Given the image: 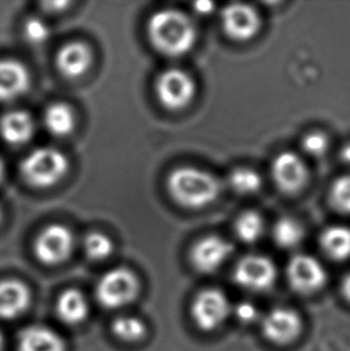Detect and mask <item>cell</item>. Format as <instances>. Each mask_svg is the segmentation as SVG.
I'll list each match as a JSON object with an SVG mask.
<instances>
[{"label": "cell", "mask_w": 350, "mask_h": 351, "mask_svg": "<svg viewBox=\"0 0 350 351\" xmlns=\"http://www.w3.org/2000/svg\"><path fill=\"white\" fill-rule=\"evenodd\" d=\"M84 251L93 261H104L113 252V243L104 234L90 233L84 240Z\"/></svg>", "instance_id": "obj_26"}, {"label": "cell", "mask_w": 350, "mask_h": 351, "mask_svg": "<svg viewBox=\"0 0 350 351\" xmlns=\"http://www.w3.org/2000/svg\"><path fill=\"white\" fill-rule=\"evenodd\" d=\"M73 248L72 233L62 224H52L38 234L34 252L46 265H57L67 261Z\"/></svg>", "instance_id": "obj_6"}, {"label": "cell", "mask_w": 350, "mask_h": 351, "mask_svg": "<svg viewBox=\"0 0 350 351\" xmlns=\"http://www.w3.org/2000/svg\"><path fill=\"white\" fill-rule=\"evenodd\" d=\"M3 176H4V165H3V162L0 160V180L3 179Z\"/></svg>", "instance_id": "obj_35"}, {"label": "cell", "mask_w": 350, "mask_h": 351, "mask_svg": "<svg viewBox=\"0 0 350 351\" xmlns=\"http://www.w3.org/2000/svg\"><path fill=\"white\" fill-rule=\"evenodd\" d=\"M156 94L160 102L168 110H183L194 99L196 84L186 72L171 69L157 78Z\"/></svg>", "instance_id": "obj_5"}, {"label": "cell", "mask_w": 350, "mask_h": 351, "mask_svg": "<svg viewBox=\"0 0 350 351\" xmlns=\"http://www.w3.org/2000/svg\"><path fill=\"white\" fill-rule=\"evenodd\" d=\"M58 318L67 325H80L89 314V304L80 290L67 289L57 300Z\"/></svg>", "instance_id": "obj_19"}, {"label": "cell", "mask_w": 350, "mask_h": 351, "mask_svg": "<svg viewBox=\"0 0 350 351\" xmlns=\"http://www.w3.org/2000/svg\"><path fill=\"white\" fill-rule=\"evenodd\" d=\"M327 147H329V142H327V136L323 133H310L303 138V152L310 156H323L327 152Z\"/></svg>", "instance_id": "obj_29"}, {"label": "cell", "mask_w": 350, "mask_h": 351, "mask_svg": "<svg viewBox=\"0 0 350 351\" xmlns=\"http://www.w3.org/2000/svg\"><path fill=\"white\" fill-rule=\"evenodd\" d=\"M320 246L334 261H346L350 256V229L342 226L325 229L320 237Z\"/></svg>", "instance_id": "obj_20"}, {"label": "cell", "mask_w": 350, "mask_h": 351, "mask_svg": "<svg viewBox=\"0 0 350 351\" xmlns=\"http://www.w3.org/2000/svg\"><path fill=\"white\" fill-rule=\"evenodd\" d=\"M28 86V72L22 64L11 59L0 60V101L17 99Z\"/></svg>", "instance_id": "obj_16"}, {"label": "cell", "mask_w": 350, "mask_h": 351, "mask_svg": "<svg viewBox=\"0 0 350 351\" xmlns=\"http://www.w3.org/2000/svg\"><path fill=\"white\" fill-rule=\"evenodd\" d=\"M90 64L91 52L83 43H69L58 53V69L67 78H77L84 75Z\"/></svg>", "instance_id": "obj_17"}, {"label": "cell", "mask_w": 350, "mask_h": 351, "mask_svg": "<svg viewBox=\"0 0 350 351\" xmlns=\"http://www.w3.org/2000/svg\"><path fill=\"white\" fill-rule=\"evenodd\" d=\"M24 35L29 43L40 45L45 43L49 36L47 24L40 19H30L24 25Z\"/></svg>", "instance_id": "obj_28"}, {"label": "cell", "mask_w": 350, "mask_h": 351, "mask_svg": "<svg viewBox=\"0 0 350 351\" xmlns=\"http://www.w3.org/2000/svg\"><path fill=\"white\" fill-rule=\"evenodd\" d=\"M34 128L33 119L22 110L6 113L0 120V134L11 145H21L30 141Z\"/></svg>", "instance_id": "obj_18"}, {"label": "cell", "mask_w": 350, "mask_h": 351, "mask_svg": "<svg viewBox=\"0 0 350 351\" xmlns=\"http://www.w3.org/2000/svg\"><path fill=\"white\" fill-rule=\"evenodd\" d=\"M275 242L282 248H294L303 241V229L295 219H279L272 230Z\"/></svg>", "instance_id": "obj_23"}, {"label": "cell", "mask_w": 350, "mask_h": 351, "mask_svg": "<svg viewBox=\"0 0 350 351\" xmlns=\"http://www.w3.org/2000/svg\"><path fill=\"white\" fill-rule=\"evenodd\" d=\"M3 349H4V336L0 332V351H3Z\"/></svg>", "instance_id": "obj_34"}, {"label": "cell", "mask_w": 350, "mask_h": 351, "mask_svg": "<svg viewBox=\"0 0 350 351\" xmlns=\"http://www.w3.org/2000/svg\"><path fill=\"white\" fill-rule=\"evenodd\" d=\"M95 293L97 302L104 308H123L137 299L139 280L132 271L117 267L100 278Z\"/></svg>", "instance_id": "obj_4"}, {"label": "cell", "mask_w": 350, "mask_h": 351, "mask_svg": "<svg viewBox=\"0 0 350 351\" xmlns=\"http://www.w3.org/2000/svg\"><path fill=\"white\" fill-rule=\"evenodd\" d=\"M287 274L292 287L301 294H312L327 282V272L322 264L306 254L294 256L289 261Z\"/></svg>", "instance_id": "obj_9"}, {"label": "cell", "mask_w": 350, "mask_h": 351, "mask_svg": "<svg viewBox=\"0 0 350 351\" xmlns=\"http://www.w3.org/2000/svg\"><path fill=\"white\" fill-rule=\"evenodd\" d=\"M112 331L121 341L137 342L145 336L147 326L135 315H120L112 324Z\"/></svg>", "instance_id": "obj_22"}, {"label": "cell", "mask_w": 350, "mask_h": 351, "mask_svg": "<svg viewBox=\"0 0 350 351\" xmlns=\"http://www.w3.org/2000/svg\"><path fill=\"white\" fill-rule=\"evenodd\" d=\"M233 190L239 195H252L261 189V179L257 171L248 168H239L234 171L229 179Z\"/></svg>", "instance_id": "obj_25"}, {"label": "cell", "mask_w": 350, "mask_h": 351, "mask_svg": "<svg viewBox=\"0 0 350 351\" xmlns=\"http://www.w3.org/2000/svg\"><path fill=\"white\" fill-rule=\"evenodd\" d=\"M59 333L45 325H29L19 333L17 351H65Z\"/></svg>", "instance_id": "obj_15"}, {"label": "cell", "mask_w": 350, "mask_h": 351, "mask_svg": "<svg viewBox=\"0 0 350 351\" xmlns=\"http://www.w3.org/2000/svg\"><path fill=\"white\" fill-rule=\"evenodd\" d=\"M152 46L170 57H180L194 47L197 30L186 14L176 10H161L152 14L148 24Z\"/></svg>", "instance_id": "obj_1"}, {"label": "cell", "mask_w": 350, "mask_h": 351, "mask_svg": "<svg viewBox=\"0 0 350 351\" xmlns=\"http://www.w3.org/2000/svg\"><path fill=\"white\" fill-rule=\"evenodd\" d=\"M229 312L227 296L218 289L203 290L196 296L191 308L194 323L204 331H213L222 325Z\"/></svg>", "instance_id": "obj_7"}, {"label": "cell", "mask_w": 350, "mask_h": 351, "mask_svg": "<svg viewBox=\"0 0 350 351\" xmlns=\"http://www.w3.org/2000/svg\"><path fill=\"white\" fill-rule=\"evenodd\" d=\"M235 315L242 323H253L258 318V309L250 302H242L235 307Z\"/></svg>", "instance_id": "obj_30"}, {"label": "cell", "mask_w": 350, "mask_h": 351, "mask_svg": "<svg viewBox=\"0 0 350 351\" xmlns=\"http://www.w3.org/2000/svg\"><path fill=\"white\" fill-rule=\"evenodd\" d=\"M32 293L19 280H0V319L19 318L28 309Z\"/></svg>", "instance_id": "obj_14"}, {"label": "cell", "mask_w": 350, "mask_h": 351, "mask_svg": "<svg viewBox=\"0 0 350 351\" xmlns=\"http://www.w3.org/2000/svg\"><path fill=\"white\" fill-rule=\"evenodd\" d=\"M232 252V245L222 237H208L194 245L191 252V261L197 270L211 274L222 266Z\"/></svg>", "instance_id": "obj_13"}, {"label": "cell", "mask_w": 350, "mask_h": 351, "mask_svg": "<svg viewBox=\"0 0 350 351\" xmlns=\"http://www.w3.org/2000/svg\"><path fill=\"white\" fill-rule=\"evenodd\" d=\"M261 328L270 342L283 346L298 338L303 330V322L293 309L276 308L265 315Z\"/></svg>", "instance_id": "obj_11"}, {"label": "cell", "mask_w": 350, "mask_h": 351, "mask_svg": "<svg viewBox=\"0 0 350 351\" xmlns=\"http://www.w3.org/2000/svg\"><path fill=\"white\" fill-rule=\"evenodd\" d=\"M342 291L346 296V299L350 302V274L347 276L346 280L343 282V287H342Z\"/></svg>", "instance_id": "obj_32"}, {"label": "cell", "mask_w": 350, "mask_h": 351, "mask_svg": "<svg viewBox=\"0 0 350 351\" xmlns=\"http://www.w3.org/2000/svg\"><path fill=\"white\" fill-rule=\"evenodd\" d=\"M43 121L49 132L62 137L71 132L75 126V115L69 106L53 104L45 112Z\"/></svg>", "instance_id": "obj_21"}, {"label": "cell", "mask_w": 350, "mask_h": 351, "mask_svg": "<svg viewBox=\"0 0 350 351\" xmlns=\"http://www.w3.org/2000/svg\"><path fill=\"white\" fill-rule=\"evenodd\" d=\"M341 158L346 162L347 165H350V144L342 149Z\"/></svg>", "instance_id": "obj_33"}, {"label": "cell", "mask_w": 350, "mask_h": 351, "mask_svg": "<svg viewBox=\"0 0 350 351\" xmlns=\"http://www.w3.org/2000/svg\"><path fill=\"white\" fill-rule=\"evenodd\" d=\"M224 33L235 41L251 40L259 30L261 19L250 5L232 4L222 11Z\"/></svg>", "instance_id": "obj_10"}, {"label": "cell", "mask_w": 350, "mask_h": 351, "mask_svg": "<svg viewBox=\"0 0 350 351\" xmlns=\"http://www.w3.org/2000/svg\"><path fill=\"white\" fill-rule=\"evenodd\" d=\"M331 204L342 214H350V176H342L335 181L330 192Z\"/></svg>", "instance_id": "obj_27"}, {"label": "cell", "mask_w": 350, "mask_h": 351, "mask_svg": "<svg viewBox=\"0 0 350 351\" xmlns=\"http://www.w3.org/2000/svg\"><path fill=\"white\" fill-rule=\"evenodd\" d=\"M69 162L62 152L53 147H38L21 163V174L29 185L45 189L56 185L65 176Z\"/></svg>", "instance_id": "obj_3"}, {"label": "cell", "mask_w": 350, "mask_h": 351, "mask_svg": "<svg viewBox=\"0 0 350 351\" xmlns=\"http://www.w3.org/2000/svg\"><path fill=\"white\" fill-rule=\"evenodd\" d=\"M307 168L303 160L294 152H282L272 163V178L284 193H295L307 181Z\"/></svg>", "instance_id": "obj_12"}, {"label": "cell", "mask_w": 350, "mask_h": 351, "mask_svg": "<svg viewBox=\"0 0 350 351\" xmlns=\"http://www.w3.org/2000/svg\"><path fill=\"white\" fill-rule=\"evenodd\" d=\"M194 8H196V11L199 12V14H210L211 11L213 10V5L211 3H208V1H200V3H197V4L194 5Z\"/></svg>", "instance_id": "obj_31"}, {"label": "cell", "mask_w": 350, "mask_h": 351, "mask_svg": "<svg viewBox=\"0 0 350 351\" xmlns=\"http://www.w3.org/2000/svg\"><path fill=\"white\" fill-rule=\"evenodd\" d=\"M264 232V222L261 215L247 211L237 219L235 233L242 241L252 243L257 241Z\"/></svg>", "instance_id": "obj_24"}, {"label": "cell", "mask_w": 350, "mask_h": 351, "mask_svg": "<svg viewBox=\"0 0 350 351\" xmlns=\"http://www.w3.org/2000/svg\"><path fill=\"white\" fill-rule=\"evenodd\" d=\"M172 198L189 209H200L211 204L221 191L220 181L208 171L192 167H181L168 178Z\"/></svg>", "instance_id": "obj_2"}, {"label": "cell", "mask_w": 350, "mask_h": 351, "mask_svg": "<svg viewBox=\"0 0 350 351\" xmlns=\"http://www.w3.org/2000/svg\"><path fill=\"white\" fill-rule=\"evenodd\" d=\"M277 270L269 258L263 256H247L239 261L234 280L245 289L263 291L274 285Z\"/></svg>", "instance_id": "obj_8"}, {"label": "cell", "mask_w": 350, "mask_h": 351, "mask_svg": "<svg viewBox=\"0 0 350 351\" xmlns=\"http://www.w3.org/2000/svg\"><path fill=\"white\" fill-rule=\"evenodd\" d=\"M0 219H1V210H0Z\"/></svg>", "instance_id": "obj_36"}]
</instances>
